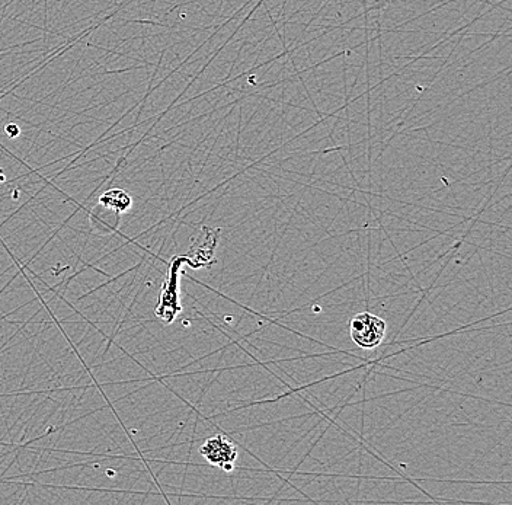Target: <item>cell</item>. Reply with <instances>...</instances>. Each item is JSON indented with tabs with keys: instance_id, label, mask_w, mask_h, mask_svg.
Wrapping results in <instances>:
<instances>
[{
	"instance_id": "obj_1",
	"label": "cell",
	"mask_w": 512,
	"mask_h": 505,
	"mask_svg": "<svg viewBox=\"0 0 512 505\" xmlns=\"http://www.w3.org/2000/svg\"><path fill=\"white\" fill-rule=\"evenodd\" d=\"M386 322L373 313H358L352 318L350 325V334L352 341L363 348V350H373L383 343L386 337Z\"/></svg>"
},
{
	"instance_id": "obj_3",
	"label": "cell",
	"mask_w": 512,
	"mask_h": 505,
	"mask_svg": "<svg viewBox=\"0 0 512 505\" xmlns=\"http://www.w3.org/2000/svg\"><path fill=\"white\" fill-rule=\"evenodd\" d=\"M99 203L107 209L114 210L115 213L121 214L127 212L130 209L133 200L128 196L126 191L123 190H110L107 193L102 194L99 198Z\"/></svg>"
},
{
	"instance_id": "obj_2",
	"label": "cell",
	"mask_w": 512,
	"mask_h": 505,
	"mask_svg": "<svg viewBox=\"0 0 512 505\" xmlns=\"http://www.w3.org/2000/svg\"><path fill=\"white\" fill-rule=\"evenodd\" d=\"M201 456L211 465L219 466L224 472H232L238 459L235 444L224 436H214L201 446Z\"/></svg>"
},
{
	"instance_id": "obj_4",
	"label": "cell",
	"mask_w": 512,
	"mask_h": 505,
	"mask_svg": "<svg viewBox=\"0 0 512 505\" xmlns=\"http://www.w3.org/2000/svg\"><path fill=\"white\" fill-rule=\"evenodd\" d=\"M5 130L6 134H8L9 137H12V139H15V137H18L19 133H21V130H19V127L16 126V124H8Z\"/></svg>"
}]
</instances>
